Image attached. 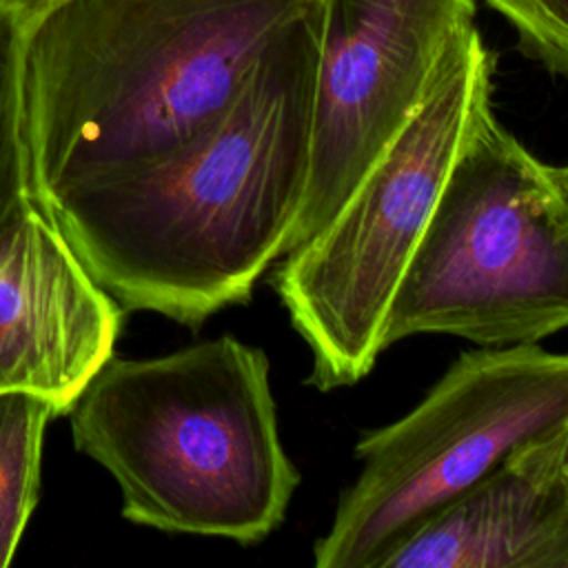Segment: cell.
Instances as JSON below:
<instances>
[{
	"mask_svg": "<svg viewBox=\"0 0 568 568\" xmlns=\"http://www.w3.org/2000/svg\"><path fill=\"white\" fill-rule=\"evenodd\" d=\"M568 419V353H462L404 417L366 430L362 468L315 541L320 568H379L393 548L515 448Z\"/></svg>",
	"mask_w": 568,
	"mask_h": 568,
	"instance_id": "6",
	"label": "cell"
},
{
	"mask_svg": "<svg viewBox=\"0 0 568 568\" xmlns=\"http://www.w3.org/2000/svg\"><path fill=\"white\" fill-rule=\"evenodd\" d=\"M67 415L75 448L109 470L122 517L140 526L255 544L300 484L268 359L231 335L160 357L111 355Z\"/></svg>",
	"mask_w": 568,
	"mask_h": 568,
	"instance_id": "3",
	"label": "cell"
},
{
	"mask_svg": "<svg viewBox=\"0 0 568 568\" xmlns=\"http://www.w3.org/2000/svg\"><path fill=\"white\" fill-rule=\"evenodd\" d=\"M317 0H51L22 20L31 200L153 162L220 118Z\"/></svg>",
	"mask_w": 568,
	"mask_h": 568,
	"instance_id": "2",
	"label": "cell"
},
{
	"mask_svg": "<svg viewBox=\"0 0 568 568\" xmlns=\"http://www.w3.org/2000/svg\"><path fill=\"white\" fill-rule=\"evenodd\" d=\"M548 448H550V457L555 464V470L559 475V481L564 484L566 493H568V419L561 422L557 428H552L546 435Z\"/></svg>",
	"mask_w": 568,
	"mask_h": 568,
	"instance_id": "13",
	"label": "cell"
},
{
	"mask_svg": "<svg viewBox=\"0 0 568 568\" xmlns=\"http://www.w3.org/2000/svg\"><path fill=\"white\" fill-rule=\"evenodd\" d=\"M475 0H320L311 158L286 255L317 235L419 109Z\"/></svg>",
	"mask_w": 568,
	"mask_h": 568,
	"instance_id": "7",
	"label": "cell"
},
{
	"mask_svg": "<svg viewBox=\"0 0 568 568\" xmlns=\"http://www.w3.org/2000/svg\"><path fill=\"white\" fill-rule=\"evenodd\" d=\"M22 16L0 0V233L33 202L22 135Z\"/></svg>",
	"mask_w": 568,
	"mask_h": 568,
	"instance_id": "11",
	"label": "cell"
},
{
	"mask_svg": "<svg viewBox=\"0 0 568 568\" xmlns=\"http://www.w3.org/2000/svg\"><path fill=\"white\" fill-rule=\"evenodd\" d=\"M552 175H555L557 184L561 186L564 195L568 197V166H552Z\"/></svg>",
	"mask_w": 568,
	"mask_h": 568,
	"instance_id": "15",
	"label": "cell"
},
{
	"mask_svg": "<svg viewBox=\"0 0 568 568\" xmlns=\"http://www.w3.org/2000/svg\"><path fill=\"white\" fill-rule=\"evenodd\" d=\"M568 328V197L493 113L462 144L388 308L384 344L442 333L499 348Z\"/></svg>",
	"mask_w": 568,
	"mask_h": 568,
	"instance_id": "5",
	"label": "cell"
},
{
	"mask_svg": "<svg viewBox=\"0 0 568 568\" xmlns=\"http://www.w3.org/2000/svg\"><path fill=\"white\" fill-rule=\"evenodd\" d=\"M317 44L320 0L189 142L40 204L124 311L200 326L244 304L286 255L308 180Z\"/></svg>",
	"mask_w": 568,
	"mask_h": 568,
	"instance_id": "1",
	"label": "cell"
},
{
	"mask_svg": "<svg viewBox=\"0 0 568 568\" xmlns=\"http://www.w3.org/2000/svg\"><path fill=\"white\" fill-rule=\"evenodd\" d=\"M53 404L29 390H0V568L9 566L38 504L42 437Z\"/></svg>",
	"mask_w": 568,
	"mask_h": 568,
	"instance_id": "10",
	"label": "cell"
},
{
	"mask_svg": "<svg viewBox=\"0 0 568 568\" xmlns=\"http://www.w3.org/2000/svg\"><path fill=\"white\" fill-rule=\"evenodd\" d=\"M2 2H7V4L13 7L22 18H27L29 13L38 11L40 7H44V4L51 2V0H2Z\"/></svg>",
	"mask_w": 568,
	"mask_h": 568,
	"instance_id": "14",
	"label": "cell"
},
{
	"mask_svg": "<svg viewBox=\"0 0 568 568\" xmlns=\"http://www.w3.org/2000/svg\"><path fill=\"white\" fill-rule=\"evenodd\" d=\"M493 71L475 24L462 27L408 124L328 224L284 255L273 286L311 351L308 384L317 390L357 384L386 348L399 280L462 144L493 106Z\"/></svg>",
	"mask_w": 568,
	"mask_h": 568,
	"instance_id": "4",
	"label": "cell"
},
{
	"mask_svg": "<svg viewBox=\"0 0 568 568\" xmlns=\"http://www.w3.org/2000/svg\"><path fill=\"white\" fill-rule=\"evenodd\" d=\"M546 435L419 524L379 568H552L568 493Z\"/></svg>",
	"mask_w": 568,
	"mask_h": 568,
	"instance_id": "9",
	"label": "cell"
},
{
	"mask_svg": "<svg viewBox=\"0 0 568 568\" xmlns=\"http://www.w3.org/2000/svg\"><path fill=\"white\" fill-rule=\"evenodd\" d=\"M515 29L519 47L568 78V0H484Z\"/></svg>",
	"mask_w": 568,
	"mask_h": 568,
	"instance_id": "12",
	"label": "cell"
},
{
	"mask_svg": "<svg viewBox=\"0 0 568 568\" xmlns=\"http://www.w3.org/2000/svg\"><path fill=\"white\" fill-rule=\"evenodd\" d=\"M120 326L122 306L31 202L0 233V390L42 395L67 415Z\"/></svg>",
	"mask_w": 568,
	"mask_h": 568,
	"instance_id": "8",
	"label": "cell"
}]
</instances>
